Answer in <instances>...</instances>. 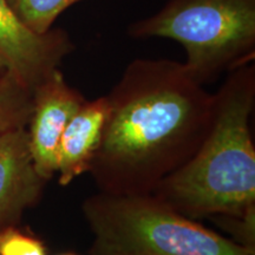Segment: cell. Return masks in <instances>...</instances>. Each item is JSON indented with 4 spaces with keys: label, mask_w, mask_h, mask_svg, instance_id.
<instances>
[{
    "label": "cell",
    "mask_w": 255,
    "mask_h": 255,
    "mask_svg": "<svg viewBox=\"0 0 255 255\" xmlns=\"http://www.w3.org/2000/svg\"><path fill=\"white\" fill-rule=\"evenodd\" d=\"M254 104L255 66L248 62L231 70L214 94L212 126L195 154L151 194L193 220L255 208Z\"/></svg>",
    "instance_id": "2"
},
{
    "label": "cell",
    "mask_w": 255,
    "mask_h": 255,
    "mask_svg": "<svg viewBox=\"0 0 255 255\" xmlns=\"http://www.w3.org/2000/svg\"><path fill=\"white\" fill-rule=\"evenodd\" d=\"M0 255H46V247L39 239L13 226L0 231Z\"/></svg>",
    "instance_id": "11"
},
{
    "label": "cell",
    "mask_w": 255,
    "mask_h": 255,
    "mask_svg": "<svg viewBox=\"0 0 255 255\" xmlns=\"http://www.w3.org/2000/svg\"><path fill=\"white\" fill-rule=\"evenodd\" d=\"M75 50L68 32L52 28L44 34L31 31L11 8L0 0V59L8 72L33 91Z\"/></svg>",
    "instance_id": "5"
},
{
    "label": "cell",
    "mask_w": 255,
    "mask_h": 255,
    "mask_svg": "<svg viewBox=\"0 0 255 255\" xmlns=\"http://www.w3.org/2000/svg\"><path fill=\"white\" fill-rule=\"evenodd\" d=\"M7 73H8L7 68H6V66H5L4 62H2V60L0 59V82H1L2 79L6 77V75H7Z\"/></svg>",
    "instance_id": "13"
},
{
    "label": "cell",
    "mask_w": 255,
    "mask_h": 255,
    "mask_svg": "<svg viewBox=\"0 0 255 255\" xmlns=\"http://www.w3.org/2000/svg\"><path fill=\"white\" fill-rule=\"evenodd\" d=\"M108 109L107 96L87 101L65 127L57 155L60 186H68L79 175L89 173L103 135Z\"/></svg>",
    "instance_id": "8"
},
{
    "label": "cell",
    "mask_w": 255,
    "mask_h": 255,
    "mask_svg": "<svg viewBox=\"0 0 255 255\" xmlns=\"http://www.w3.org/2000/svg\"><path fill=\"white\" fill-rule=\"evenodd\" d=\"M216 225L232 235L240 246L255 252V208L240 216H213Z\"/></svg>",
    "instance_id": "12"
},
{
    "label": "cell",
    "mask_w": 255,
    "mask_h": 255,
    "mask_svg": "<svg viewBox=\"0 0 255 255\" xmlns=\"http://www.w3.org/2000/svg\"><path fill=\"white\" fill-rule=\"evenodd\" d=\"M89 255H255L154 194H95L83 202Z\"/></svg>",
    "instance_id": "3"
},
{
    "label": "cell",
    "mask_w": 255,
    "mask_h": 255,
    "mask_svg": "<svg viewBox=\"0 0 255 255\" xmlns=\"http://www.w3.org/2000/svg\"><path fill=\"white\" fill-rule=\"evenodd\" d=\"M85 102L81 92L68 84L59 69L32 91L28 146L37 173L45 181L57 173L58 145L64 129Z\"/></svg>",
    "instance_id": "6"
},
{
    "label": "cell",
    "mask_w": 255,
    "mask_h": 255,
    "mask_svg": "<svg viewBox=\"0 0 255 255\" xmlns=\"http://www.w3.org/2000/svg\"><path fill=\"white\" fill-rule=\"evenodd\" d=\"M46 182L34 167L25 127L0 135V231L17 226Z\"/></svg>",
    "instance_id": "7"
},
{
    "label": "cell",
    "mask_w": 255,
    "mask_h": 255,
    "mask_svg": "<svg viewBox=\"0 0 255 255\" xmlns=\"http://www.w3.org/2000/svg\"><path fill=\"white\" fill-rule=\"evenodd\" d=\"M59 255H77V254H75V253H64V254H59Z\"/></svg>",
    "instance_id": "14"
},
{
    "label": "cell",
    "mask_w": 255,
    "mask_h": 255,
    "mask_svg": "<svg viewBox=\"0 0 255 255\" xmlns=\"http://www.w3.org/2000/svg\"><path fill=\"white\" fill-rule=\"evenodd\" d=\"M107 100L89 170L102 193L151 194L189 161L212 126L214 94L170 59L132 60Z\"/></svg>",
    "instance_id": "1"
},
{
    "label": "cell",
    "mask_w": 255,
    "mask_h": 255,
    "mask_svg": "<svg viewBox=\"0 0 255 255\" xmlns=\"http://www.w3.org/2000/svg\"><path fill=\"white\" fill-rule=\"evenodd\" d=\"M128 34L180 43L188 72L206 84L253 62L255 0H168L157 13L130 25Z\"/></svg>",
    "instance_id": "4"
},
{
    "label": "cell",
    "mask_w": 255,
    "mask_h": 255,
    "mask_svg": "<svg viewBox=\"0 0 255 255\" xmlns=\"http://www.w3.org/2000/svg\"><path fill=\"white\" fill-rule=\"evenodd\" d=\"M11 8L31 31L44 34L52 30L63 12L83 0H7Z\"/></svg>",
    "instance_id": "10"
},
{
    "label": "cell",
    "mask_w": 255,
    "mask_h": 255,
    "mask_svg": "<svg viewBox=\"0 0 255 255\" xmlns=\"http://www.w3.org/2000/svg\"><path fill=\"white\" fill-rule=\"evenodd\" d=\"M32 113V90L11 73L0 82V135L27 126Z\"/></svg>",
    "instance_id": "9"
}]
</instances>
